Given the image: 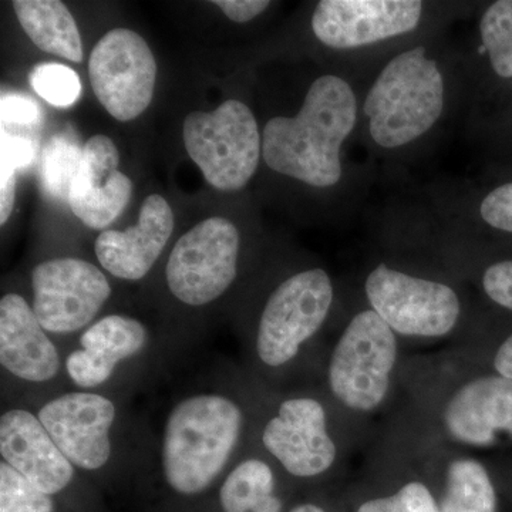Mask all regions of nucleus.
I'll return each instance as SVG.
<instances>
[{
    "instance_id": "31",
    "label": "nucleus",
    "mask_w": 512,
    "mask_h": 512,
    "mask_svg": "<svg viewBox=\"0 0 512 512\" xmlns=\"http://www.w3.org/2000/svg\"><path fill=\"white\" fill-rule=\"evenodd\" d=\"M0 161L12 164L16 170L25 168L35 157V144L29 138L10 134L2 128V144H0Z\"/></svg>"
},
{
    "instance_id": "25",
    "label": "nucleus",
    "mask_w": 512,
    "mask_h": 512,
    "mask_svg": "<svg viewBox=\"0 0 512 512\" xmlns=\"http://www.w3.org/2000/svg\"><path fill=\"white\" fill-rule=\"evenodd\" d=\"M56 498L0 460V512H56Z\"/></svg>"
},
{
    "instance_id": "2",
    "label": "nucleus",
    "mask_w": 512,
    "mask_h": 512,
    "mask_svg": "<svg viewBox=\"0 0 512 512\" xmlns=\"http://www.w3.org/2000/svg\"><path fill=\"white\" fill-rule=\"evenodd\" d=\"M352 87L326 74L313 82L298 116L266 123L262 156L276 173L312 187H332L342 175L340 147L356 123Z\"/></svg>"
},
{
    "instance_id": "7",
    "label": "nucleus",
    "mask_w": 512,
    "mask_h": 512,
    "mask_svg": "<svg viewBox=\"0 0 512 512\" xmlns=\"http://www.w3.org/2000/svg\"><path fill=\"white\" fill-rule=\"evenodd\" d=\"M241 237L225 218L214 217L185 232L171 249L165 284L174 299L190 308L217 302L238 275Z\"/></svg>"
},
{
    "instance_id": "22",
    "label": "nucleus",
    "mask_w": 512,
    "mask_h": 512,
    "mask_svg": "<svg viewBox=\"0 0 512 512\" xmlns=\"http://www.w3.org/2000/svg\"><path fill=\"white\" fill-rule=\"evenodd\" d=\"M497 495L483 464L463 458L448 466L440 512H495Z\"/></svg>"
},
{
    "instance_id": "6",
    "label": "nucleus",
    "mask_w": 512,
    "mask_h": 512,
    "mask_svg": "<svg viewBox=\"0 0 512 512\" xmlns=\"http://www.w3.org/2000/svg\"><path fill=\"white\" fill-rule=\"evenodd\" d=\"M332 301V281L323 269L298 272L282 282L266 301L256 326L258 362L269 370L292 363L322 328Z\"/></svg>"
},
{
    "instance_id": "11",
    "label": "nucleus",
    "mask_w": 512,
    "mask_h": 512,
    "mask_svg": "<svg viewBox=\"0 0 512 512\" xmlns=\"http://www.w3.org/2000/svg\"><path fill=\"white\" fill-rule=\"evenodd\" d=\"M153 338L134 316L110 313L94 320L64 350V372L72 389L111 393V387L143 365Z\"/></svg>"
},
{
    "instance_id": "33",
    "label": "nucleus",
    "mask_w": 512,
    "mask_h": 512,
    "mask_svg": "<svg viewBox=\"0 0 512 512\" xmlns=\"http://www.w3.org/2000/svg\"><path fill=\"white\" fill-rule=\"evenodd\" d=\"M16 168L0 161V224L8 222L16 197Z\"/></svg>"
},
{
    "instance_id": "20",
    "label": "nucleus",
    "mask_w": 512,
    "mask_h": 512,
    "mask_svg": "<svg viewBox=\"0 0 512 512\" xmlns=\"http://www.w3.org/2000/svg\"><path fill=\"white\" fill-rule=\"evenodd\" d=\"M20 26L40 50L83 62L82 36L72 13L59 0H15Z\"/></svg>"
},
{
    "instance_id": "27",
    "label": "nucleus",
    "mask_w": 512,
    "mask_h": 512,
    "mask_svg": "<svg viewBox=\"0 0 512 512\" xmlns=\"http://www.w3.org/2000/svg\"><path fill=\"white\" fill-rule=\"evenodd\" d=\"M357 512H440V508L429 488L416 481L390 497L367 501Z\"/></svg>"
},
{
    "instance_id": "15",
    "label": "nucleus",
    "mask_w": 512,
    "mask_h": 512,
    "mask_svg": "<svg viewBox=\"0 0 512 512\" xmlns=\"http://www.w3.org/2000/svg\"><path fill=\"white\" fill-rule=\"evenodd\" d=\"M0 460L55 498L76 488L83 476L57 447L35 410L23 403L8 404L0 414Z\"/></svg>"
},
{
    "instance_id": "29",
    "label": "nucleus",
    "mask_w": 512,
    "mask_h": 512,
    "mask_svg": "<svg viewBox=\"0 0 512 512\" xmlns=\"http://www.w3.org/2000/svg\"><path fill=\"white\" fill-rule=\"evenodd\" d=\"M481 217L491 227L512 232V183L501 185L484 198Z\"/></svg>"
},
{
    "instance_id": "8",
    "label": "nucleus",
    "mask_w": 512,
    "mask_h": 512,
    "mask_svg": "<svg viewBox=\"0 0 512 512\" xmlns=\"http://www.w3.org/2000/svg\"><path fill=\"white\" fill-rule=\"evenodd\" d=\"M392 328L375 311L356 315L340 336L329 363V386L340 403L356 412L376 409L386 397L396 365Z\"/></svg>"
},
{
    "instance_id": "19",
    "label": "nucleus",
    "mask_w": 512,
    "mask_h": 512,
    "mask_svg": "<svg viewBox=\"0 0 512 512\" xmlns=\"http://www.w3.org/2000/svg\"><path fill=\"white\" fill-rule=\"evenodd\" d=\"M450 436L468 446L512 440V379L485 376L464 384L444 412Z\"/></svg>"
},
{
    "instance_id": "32",
    "label": "nucleus",
    "mask_w": 512,
    "mask_h": 512,
    "mask_svg": "<svg viewBox=\"0 0 512 512\" xmlns=\"http://www.w3.org/2000/svg\"><path fill=\"white\" fill-rule=\"evenodd\" d=\"M214 5L220 6L222 12L232 22L245 23L268 9L269 2L266 0H217Z\"/></svg>"
},
{
    "instance_id": "30",
    "label": "nucleus",
    "mask_w": 512,
    "mask_h": 512,
    "mask_svg": "<svg viewBox=\"0 0 512 512\" xmlns=\"http://www.w3.org/2000/svg\"><path fill=\"white\" fill-rule=\"evenodd\" d=\"M483 286L494 302L512 311V261L491 265L485 271Z\"/></svg>"
},
{
    "instance_id": "3",
    "label": "nucleus",
    "mask_w": 512,
    "mask_h": 512,
    "mask_svg": "<svg viewBox=\"0 0 512 512\" xmlns=\"http://www.w3.org/2000/svg\"><path fill=\"white\" fill-rule=\"evenodd\" d=\"M28 406L83 476H103L126 456L119 394L66 389Z\"/></svg>"
},
{
    "instance_id": "4",
    "label": "nucleus",
    "mask_w": 512,
    "mask_h": 512,
    "mask_svg": "<svg viewBox=\"0 0 512 512\" xmlns=\"http://www.w3.org/2000/svg\"><path fill=\"white\" fill-rule=\"evenodd\" d=\"M443 76L423 47L394 57L367 94L365 113L379 146L402 147L423 136L439 120Z\"/></svg>"
},
{
    "instance_id": "17",
    "label": "nucleus",
    "mask_w": 512,
    "mask_h": 512,
    "mask_svg": "<svg viewBox=\"0 0 512 512\" xmlns=\"http://www.w3.org/2000/svg\"><path fill=\"white\" fill-rule=\"evenodd\" d=\"M119 164V150L111 138L97 134L84 144L67 201L86 227L106 228L127 207L133 183Z\"/></svg>"
},
{
    "instance_id": "13",
    "label": "nucleus",
    "mask_w": 512,
    "mask_h": 512,
    "mask_svg": "<svg viewBox=\"0 0 512 512\" xmlns=\"http://www.w3.org/2000/svg\"><path fill=\"white\" fill-rule=\"evenodd\" d=\"M366 295L373 311L400 335H447L461 311L456 292L447 285L413 278L386 265L369 275Z\"/></svg>"
},
{
    "instance_id": "10",
    "label": "nucleus",
    "mask_w": 512,
    "mask_h": 512,
    "mask_svg": "<svg viewBox=\"0 0 512 512\" xmlns=\"http://www.w3.org/2000/svg\"><path fill=\"white\" fill-rule=\"evenodd\" d=\"M36 318L55 339L74 338L100 318L111 285L99 266L80 258L40 262L30 276Z\"/></svg>"
},
{
    "instance_id": "34",
    "label": "nucleus",
    "mask_w": 512,
    "mask_h": 512,
    "mask_svg": "<svg viewBox=\"0 0 512 512\" xmlns=\"http://www.w3.org/2000/svg\"><path fill=\"white\" fill-rule=\"evenodd\" d=\"M494 367L501 376L512 379V335L498 349Z\"/></svg>"
},
{
    "instance_id": "26",
    "label": "nucleus",
    "mask_w": 512,
    "mask_h": 512,
    "mask_svg": "<svg viewBox=\"0 0 512 512\" xmlns=\"http://www.w3.org/2000/svg\"><path fill=\"white\" fill-rule=\"evenodd\" d=\"M29 80L43 100L59 109L73 106L82 94L79 76L64 64H39L30 73Z\"/></svg>"
},
{
    "instance_id": "14",
    "label": "nucleus",
    "mask_w": 512,
    "mask_h": 512,
    "mask_svg": "<svg viewBox=\"0 0 512 512\" xmlns=\"http://www.w3.org/2000/svg\"><path fill=\"white\" fill-rule=\"evenodd\" d=\"M261 444L289 476L313 478L336 460L335 441L328 431L325 407L308 396L289 397L265 421Z\"/></svg>"
},
{
    "instance_id": "18",
    "label": "nucleus",
    "mask_w": 512,
    "mask_h": 512,
    "mask_svg": "<svg viewBox=\"0 0 512 512\" xmlns=\"http://www.w3.org/2000/svg\"><path fill=\"white\" fill-rule=\"evenodd\" d=\"M173 231L170 204L161 195L153 194L144 201L134 227L101 232L94 252L101 268L114 278L141 281L163 255Z\"/></svg>"
},
{
    "instance_id": "24",
    "label": "nucleus",
    "mask_w": 512,
    "mask_h": 512,
    "mask_svg": "<svg viewBox=\"0 0 512 512\" xmlns=\"http://www.w3.org/2000/svg\"><path fill=\"white\" fill-rule=\"evenodd\" d=\"M83 150L66 136H56L43 151L40 177L43 187L57 198L69 197Z\"/></svg>"
},
{
    "instance_id": "1",
    "label": "nucleus",
    "mask_w": 512,
    "mask_h": 512,
    "mask_svg": "<svg viewBox=\"0 0 512 512\" xmlns=\"http://www.w3.org/2000/svg\"><path fill=\"white\" fill-rule=\"evenodd\" d=\"M248 412L224 379L185 390L168 404L148 466L168 493L198 498L211 493L239 460Z\"/></svg>"
},
{
    "instance_id": "28",
    "label": "nucleus",
    "mask_w": 512,
    "mask_h": 512,
    "mask_svg": "<svg viewBox=\"0 0 512 512\" xmlns=\"http://www.w3.org/2000/svg\"><path fill=\"white\" fill-rule=\"evenodd\" d=\"M2 127L36 126L42 120V110L35 100L22 94H3L0 100Z\"/></svg>"
},
{
    "instance_id": "35",
    "label": "nucleus",
    "mask_w": 512,
    "mask_h": 512,
    "mask_svg": "<svg viewBox=\"0 0 512 512\" xmlns=\"http://www.w3.org/2000/svg\"><path fill=\"white\" fill-rule=\"evenodd\" d=\"M291 512H326L323 508L318 507L315 504H301L296 505L295 508H292Z\"/></svg>"
},
{
    "instance_id": "23",
    "label": "nucleus",
    "mask_w": 512,
    "mask_h": 512,
    "mask_svg": "<svg viewBox=\"0 0 512 512\" xmlns=\"http://www.w3.org/2000/svg\"><path fill=\"white\" fill-rule=\"evenodd\" d=\"M480 32L494 72L512 77V0H500L485 10Z\"/></svg>"
},
{
    "instance_id": "16",
    "label": "nucleus",
    "mask_w": 512,
    "mask_h": 512,
    "mask_svg": "<svg viewBox=\"0 0 512 512\" xmlns=\"http://www.w3.org/2000/svg\"><path fill=\"white\" fill-rule=\"evenodd\" d=\"M423 5L416 0H322L312 29L323 45L355 49L412 32Z\"/></svg>"
},
{
    "instance_id": "21",
    "label": "nucleus",
    "mask_w": 512,
    "mask_h": 512,
    "mask_svg": "<svg viewBox=\"0 0 512 512\" xmlns=\"http://www.w3.org/2000/svg\"><path fill=\"white\" fill-rule=\"evenodd\" d=\"M271 464L255 456L241 457L217 485L221 512H282Z\"/></svg>"
},
{
    "instance_id": "9",
    "label": "nucleus",
    "mask_w": 512,
    "mask_h": 512,
    "mask_svg": "<svg viewBox=\"0 0 512 512\" xmlns=\"http://www.w3.org/2000/svg\"><path fill=\"white\" fill-rule=\"evenodd\" d=\"M0 367L3 382L26 393L23 404L66 390L64 350L43 329L32 305L18 292L0 299Z\"/></svg>"
},
{
    "instance_id": "5",
    "label": "nucleus",
    "mask_w": 512,
    "mask_h": 512,
    "mask_svg": "<svg viewBox=\"0 0 512 512\" xmlns=\"http://www.w3.org/2000/svg\"><path fill=\"white\" fill-rule=\"evenodd\" d=\"M183 136L188 156L217 190H241L254 177L262 141L254 114L241 101H224L210 113L192 111Z\"/></svg>"
},
{
    "instance_id": "12",
    "label": "nucleus",
    "mask_w": 512,
    "mask_h": 512,
    "mask_svg": "<svg viewBox=\"0 0 512 512\" xmlns=\"http://www.w3.org/2000/svg\"><path fill=\"white\" fill-rule=\"evenodd\" d=\"M89 76L97 100L110 116L130 121L153 100L157 63L143 37L130 29H113L94 46Z\"/></svg>"
}]
</instances>
